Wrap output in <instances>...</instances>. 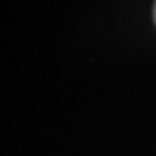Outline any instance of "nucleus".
Masks as SVG:
<instances>
[{"mask_svg":"<svg viewBox=\"0 0 156 156\" xmlns=\"http://www.w3.org/2000/svg\"><path fill=\"white\" fill-rule=\"evenodd\" d=\"M154 20H156V5H154Z\"/></svg>","mask_w":156,"mask_h":156,"instance_id":"f257e3e1","label":"nucleus"}]
</instances>
